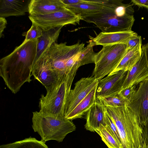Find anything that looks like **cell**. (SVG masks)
<instances>
[{"instance_id": "obj_5", "label": "cell", "mask_w": 148, "mask_h": 148, "mask_svg": "<svg viewBox=\"0 0 148 148\" xmlns=\"http://www.w3.org/2000/svg\"><path fill=\"white\" fill-rule=\"evenodd\" d=\"M115 8L104 7L97 12L81 17V20L94 24L103 32L132 31L135 20L133 14L119 17L115 13Z\"/></svg>"}, {"instance_id": "obj_6", "label": "cell", "mask_w": 148, "mask_h": 148, "mask_svg": "<svg viewBox=\"0 0 148 148\" xmlns=\"http://www.w3.org/2000/svg\"><path fill=\"white\" fill-rule=\"evenodd\" d=\"M127 52L126 44H117L103 46L96 53L95 67L92 76L99 81L112 73Z\"/></svg>"}, {"instance_id": "obj_31", "label": "cell", "mask_w": 148, "mask_h": 148, "mask_svg": "<svg viewBox=\"0 0 148 148\" xmlns=\"http://www.w3.org/2000/svg\"><path fill=\"white\" fill-rule=\"evenodd\" d=\"M131 1L139 7L148 8V0H132Z\"/></svg>"}, {"instance_id": "obj_24", "label": "cell", "mask_w": 148, "mask_h": 148, "mask_svg": "<svg viewBox=\"0 0 148 148\" xmlns=\"http://www.w3.org/2000/svg\"><path fill=\"white\" fill-rule=\"evenodd\" d=\"M93 47L88 45L80 53L78 62L79 67L86 64L95 63L96 53L94 51Z\"/></svg>"}, {"instance_id": "obj_22", "label": "cell", "mask_w": 148, "mask_h": 148, "mask_svg": "<svg viewBox=\"0 0 148 148\" xmlns=\"http://www.w3.org/2000/svg\"><path fill=\"white\" fill-rule=\"evenodd\" d=\"M0 148H48L45 143L31 136L23 140L0 146Z\"/></svg>"}, {"instance_id": "obj_2", "label": "cell", "mask_w": 148, "mask_h": 148, "mask_svg": "<svg viewBox=\"0 0 148 148\" xmlns=\"http://www.w3.org/2000/svg\"><path fill=\"white\" fill-rule=\"evenodd\" d=\"M105 108L114 121L123 148H138L143 139L142 126L136 114L127 105Z\"/></svg>"}, {"instance_id": "obj_8", "label": "cell", "mask_w": 148, "mask_h": 148, "mask_svg": "<svg viewBox=\"0 0 148 148\" xmlns=\"http://www.w3.org/2000/svg\"><path fill=\"white\" fill-rule=\"evenodd\" d=\"M29 18L43 31L68 24L79 25L81 20L80 16L66 8L47 14L29 15Z\"/></svg>"}, {"instance_id": "obj_4", "label": "cell", "mask_w": 148, "mask_h": 148, "mask_svg": "<svg viewBox=\"0 0 148 148\" xmlns=\"http://www.w3.org/2000/svg\"><path fill=\"white\" fill-rule=\"evenodd\" d=\"M76 71H72L60 78L55 86L41 95L39 102L40 111L59 117L64 116L66 101Z\"/></svg>"}, {"instance_id": "obj_11", "label": "cell", "mask_w": 148, "mask_h": 148, "mask_svg": "<svg viewBox=\"0 0 148 148\" xmlns=\"http://www.w3.org/2000/svg\"><path fill=\"white\" fill-rule=\"evenodd\" d=\"M127 105L138 116L142 126L144 125L148 120V80L138 84Z\"/></svg>"}, {"instance_id": "obj_35", "label": "cell", "mask_w": 148, "mask_h": 148, "mask_svg": "<svg viewBox=\"0 0 148 148\" xmlns=\"http://www.w3.org/2000/svg\"><path fill=\"white\" fill-rule=\"evenodd\" d=\"M138 148H148V145L143 138Z\"/></svg>"}, {"instance_id": "obj_18", "label": "cell", "mask_w": 148, "mask_h": 148, "mask_svg": "<svg viewBox=\"0 0 148 148\" xmlns=\"http://www.w3.org/2000/svg\"><path fill=\"white\" fill-rule=\"evenodd\" d=\"M96 86L69 114L64 117L72 121L82 117L94 104L97 99Z\"/></svg>"}, {"instance_id": "obj_28", "label": "cell", "mask_w": 148, "mask_h": 148, "mask_svg": "<svg viewBox=\"0 0 148 148\" xmlns=\"http://www.w3.org/2000/svg\"><path fill=\"white\" fill-rule=\"evenodd\" d=\"M136 88V85H134L121 89L118 93L120 96L127 103L128 100L135 91Z\"/></svg>"}, {"instance_id": "obj_29", "label": "cell", "mask_w": 148, "mask_h": 148, "mask_svg": "<svg viewBox=\"0 0 148 148\" xmlns=\"http://www.w3.org/2000/svg\"><path fill=\"white\" fill-rule=\"evenodd\" d=\"M142 42L141 37L138 35L130 39L126 44L127 51L131 50Z\"/></svg>"}, {"instance_id": "obj_25", "label": "cell", "mask_w": 148, "mask_h": 148, "mask_svg": "<svg viewBox=\"0 0 148 148\" xmlns=\"http://www.w3.org/2000/svg\"><path fill=\"white\" fill-rule=\"evenodd\" d=\"M97 99L105 106H121L127 105V102L122 98L119 93L103 97Z\"/></svg>"}, {"instance_id": "obj_12", "label": "cell", "mask_w": 148, "mask_h": 148, "mask_svg": "<svg viewBox=\"0 0 148 148\" xmlns=\"http://www.w3.org/2000/svg\"><path fill=\"white\" fill-rule=\"evenodd\" d=\"M127 72L121 70L111 73L99 81L96 90V98L118 93L121 90Z\"/></svg>"}, {"instance_id": "obj_3", "label": "cell", "mask_w": 148, "mask_h": 148, "mask_svg": "<svg viewBox=\"0 0 148 148\" xmlns=\"http://www.w3.org/2000/svg\"><path fill=\"white\" fill-rule=\"evenodd\" d=\"M32 127L41 137L42 141L54 140L63 141L66 136L76 130L72 121L64 116L59 117L48 115L40 111L33 112Z\"/></svg>"}, {"instance_id": "obj_14", "label": "cell", "mask_w": 148, "mask_h": 148, "mask_svg": "<svg viewBox=\"0 0 148 148\" xmlns=\"http://www.w3.org/2000/svg\"><path fill=\"white\" fill-rule=\"evenodd\" d=\"M148 80V66L145 53L142 50L139 60L130 71H127L121 89L137 85Z\"/></svg>"}, {"instance_id": "obj_1", "label": "cell", "mask_w": 148, "mask_h": 148, "mask_svg": "<svg viewBox=\"0 0 148 148\" xmlns=\"http://www.w3.org/2000/svg\"><path fill=\"white\" fill-rule=\"evenodd\" d=\"M38 39L24 40L10 54L0 60V76L14 93L25 82H30L36 58Z\"/></svg>"}, {"instance_id": "obj_19", "label": "cell", "mask_w": 148, "mask_h": 148, "mask_svg": "<svg viewBox=\"0 0 148 148\" xmlns=\"http://www.w3.org/2000/svg\"><path fill=\"white\" fill-rule=\"evenodd\" d=\"M142 45L141 42L127 51L119 64L111 73L121 70L127 71H130L140 58L142 53Z\"/></svg>"}, {"instance_id": "obj_15", "label": "cell", "mask_w": 148, "mask_h": 148, "mask_svg": "<svg viewBox=\"0 0 148 148\" xmlns=\"http://www.w3.org/2000/svg\"><path fill=\"white\" fill-rule=\"evenodd\" d=\"M62 0H31L29 7V15L45 14L66 8Z\"/></svg>"}, {"instance_id": "obj_13", "label": "cell", "mask_w": 148, "mask_h": 148, "mask_svg": "<svg viewBox=\"0 0 148 148\" xmlns=\"http://www.w3.org/2000/svg\"><path fill=\"white\" fill-rule=\"evenodd\" d=\"M137 36V34L132 31L109 33L101 32L95 37H91L88 45L93 47L98 45L104 46L117 44H126L130 39Z\"/></svg>"}, {"instance_id": "obj_9", "label": "cell", "mask_w": 148, "mask_h": 148, "mask_svg": "<svg viewBox=\"0 0 148 148\" xmlns=\"http://www.w3.org/2000/svg\"><path fill=\"white\" fill-rule=\"evenodd\" d=\"M93 77H84L77 82L71 89L66 103L64 117L69 114L98 84Z\"/></svg>"}, {"instance_id": "obj_10", "label": "cell", "mask_w": 148, "mask_h": 148, "mask_svg": "<svg viewBox=\"0 0 148 148\" xmlns=\"http://www.w3.org/2000/svg\"><path fill=\"white\" fill-rule=\"evenodd\" d=\"M32 75L45 87L47 91L56 85L60 79L42 53L34 62Z\"/></svg>"}, {"instance_id": "obj_32", "label": "cell", "mask_w": 148, "mask_h": 148, "mask_svg": "<svg viewBox=\"0 0 148 148\" xmlns=\"http://www.w3.org/2000/svg\"><path fill=\"white\" fill-rule=\"evenodd\" d=\"M7 24V21L5 18L0 17V37L3 35V33Z\"/></svg>"}, {"instance_id": "obj_16", "label": "cell", "mask_w": 148, "mask_h": 148, "mask_svg": "<svg viewBox=\"0 0 148 148\" xmlns=\"http://www.w3.org/2000/svg\"><path fill=\"white\" fill-rule=\"evenodd\" d=\"M31 0H0V17L23 16L29 12Z\"/></svg>"}, {"instance_id": "obj_17", "label": "cell", "mask_w": 148, "mask_h": 148, "mask_svg": "<svg viewBox=\"0 0 148 148\" xmlns=\"http://www.w3.org/2000/svg\"><path fill=\"white\" fill-rule=\"evenodd\" d=\"M104 110L105 106L96 99L86 113V122L84 127L87 130L95 132L101 125H105Z\"/></svg>"}, {"instance_id": "obj_20", "label": "cell", "mask_w": 148, "mask_h": 148, "mask_svg": "<svg viewBox=\"0 0 148 148\" xmlns=\"http://www.w3.org/2000/svg\"><path fill=\"white\" fill-rule=\"evenodd\" d=\"M62 27L43 31L42 35L38 38L37 55L34 62L45 50L57 42Z\"/></svg>"}, {"instance_id": "obj_33", "label": "cell", "mask_w": 148, "mask_h": 148, "mask_svg": "<svg viewBox=\"0 0 148 148\" xmlns=\"http://www.w3.org/2000/svg\"><path fill=\"white\" fill-rule=\"evenodd\" d=\"M66 5H72L79 3H88L87 0H62Z\"/></svg>"}, {"instance_id": "obj_30", "label": "cell", "mask_w": 148, "mask_h": 148, "mask_svg": "<svg viewBox=\"0 0 148 148\" xmlns=\"http://www.w3.org/2000/svg\"><path fill=\"white\" fill-rule=\"evenodd\" d=\"M142 137L148 145V120L146 123L142 126Z\"/></svg>"}, {"instance_id": "obj_21", "label": "cell", "mask_w": 148, "mask_h": 148, "mask_svg": "<svg viewBox=\"0 0 148 148\" xmlns=\"http://www.w3.org/2000/svg\"><path fill=\"white\" fill-rule=\"evenodd\" d=\"M104 6L95 4L79 3L66 5V8L81 17L92 14L102 10Z\"/></svg>"}, {"instance_id": "obj_26", "label": "cell", "mask_w": 148, "mask_h": 148, "mask_svg": "<svg viewBox=\"0 0 148 148\" xmlns=\"http://www.w3.org/2000/svg\"><path fill=\"white\" fill-rule=\"evenodd\" d=\"M32 23L30 29L22 34L23 36L25 37L24 40L26 41L36 40L42 35L43 30L42 29L34 23Z\"/></svg>"}, {"instance_id": "obj_27", "label": "cell", "mask_w": 148, "mask_h": 148, "mask_svg": "<svg viewBox=\"0 0 148 148\" xmlns=\"http://www.w3.org/2000/svg\"><path fill=\"white\" fill-rule=\"evenodd\" d=\"M90 4L101 5L104 7L115 8L122 4V0H87Z\"/></svg>"}, {"instance_id": "obj_7", "label": "cell", "mask_w": 148, "mask_h": 148, "mask_svg": "<svg viewBox=\"0 0 148 148\" xmlns=\"http://www.w3.org/2000/svg\"><path fill=\"white\" fill-rule=\"evenodd\" d=\"M66 43V42L59 44L55 42L42 53L60 78L65 75L66 65L68 61L80 53L85 46L84 43L79 41L71 45H68Z\"/></svg>"}, {"instance_id": "obj_34", "label": "cell", "mask_w": 148, "mask_h": 148, "mask_svg": "<svg viewBox=\"0 0 148 148\" xmlns=\"http://www.w3.org/2000/svg\"><path fill=\"white\" fill-rule=\"evenodd\" d=\"M142 50L145 53L148 66V42L142 47Z\"/></svg>"}, {"instance_id": "obj_23", "label": "cell", "mask_w": 148, "mask_h": 148, "mask_svg": "<svg viewBox=\"0 0 148 148\" xmlns=\"http://www.w3.org/2000/svg\"><path fill=\"white\" fill-rule=\"evenodd\" d=\"M95 132L99 135L108 148H123L105 126L101 125Z\"/></svg>"}]
</instances>
